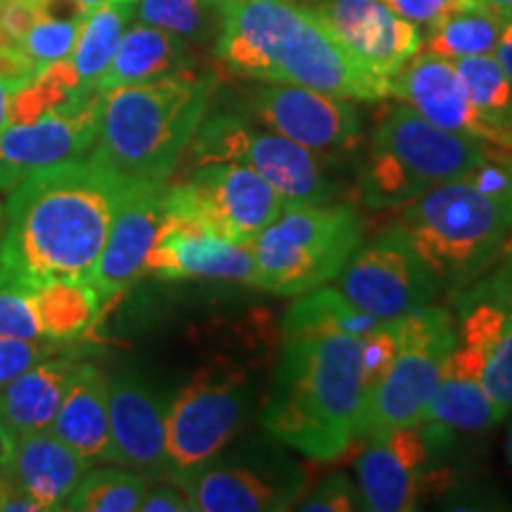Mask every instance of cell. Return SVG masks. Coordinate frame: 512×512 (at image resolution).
<instances>
[{"instance_id":"816d5d0a","label":"cell","mask_w":512,"mask_h":512,"mask_svg":"<svg viewBox=\"0 0 512 512\" xmlns=\"http://www.w3.org/2000/svg\"><path fill=\"white\" fill-rule=\"evenodd\" d=\"M221 3H223V0H221Z\"/></svg>"},{"instance_id":"ac0fdd59","label":"cell","mask_w":512,"mask_h":512,"mask_svg":"<svg viewBox=\"0 0 512 512\" xmlns=\"http://www.w3.org/2000/svg\"><path fill=\"white\" fill-rule=\"evenodd\" d=\"M100 102L74 112H50L27 124H8L0 131V192H10L19 181L76 162L93 152L98 136Z\"/></svg>"},{"instance_id":"c3c4849f","label":"cell","mask_w":512,"mask_h":512,"mask_svg":"<svg viewBox=\"0 0 512 512\" xmlns=\"http://www.w3.org/2000/svg\"><path fill=\"white\" fill-rule=\"evenodd\" d=\"M112 3H126V5H133L136 0H112Z\"/></svg>"},{"instance_id":"ab89813d","label":"cell","mask_w":512,"mask_h":512,"mask_svg":"<svg viewBox=\"0 0 512 512\" xmlns=\"http://www.w3.org/2000/svg\"><path fill=\"white\" fill-rule=\"evenodd\" d=\"M494 266V275L489 280H484V285L489 287V292L494 294L498 302H503L512 311V238Z\"/></svg>"},{"instance_id":"f546056e","label":"cell","mask_w":512,"mask_h":512,"mask_svg":"<svg viewBox=\"0 0 512 512\" xmlns=\"http://www.w3.org/2000/svg\"><path fill=\"white\" fill-rule=\"evenodd\" d=\"M384 323L387 320L351 304L342 290L320 285L316 290L304 292V297L292 304L285 316L283 332H344V335L368 337Z\"/></svg>"},{"instance_id":"484cf974","label":"cell","mask_w":512,"mask_h":512,"mask_svg":"<svg viewBox=\"0 0 512 512\" xmlns=\"http://www.w3.org/2000/svg\"><path fill=\"white\" fill-rule=\"evenodd\" d=\"M190 69V41L171 31L150 27V24H136L121 36L110 67L98 81V91L107 93L112 88L164 79V76L190 72Z\"/></svg>"},{"instance_id":"60d3db41","label":"cell","mask_w":512,"mask_h":512,"mask_svg":"<svg viewBox=\"0 0 512 512\" xmlns=\"http://www.w3.org/2000/svg\"><path fill=\"white\" fill-rule=\"evenodd\" d=\"M0 510L3 512H43L29 494H24L19 486L10 482L8 477L0 475Z\"/></svg>"},{"instance_id":"ffe728a7","label":"cell","mask_w":512,"mask_h":512,"mask_svg":"<svg viewBox=\"0 0 512 512\" xmlns=\"http://www.w3.org/2000/svg\"><path fill=\"white\" fill-rule=\"evenodd\" d=\"M145 273L166 280L214 278L254 285V259L249 247L223 240L192 221L164 214L145 261Z\"/></svg>"},{"instance_id":"681fc988","label":"cell","mask_w":512,"mask_h":512,"mask_svg":"<svg viewBox=\"0 0 512 512\" xmlns=\"http://www.w3.org/2000/svg\"><path fill=\"white\" fill-rule=\"evenodd\" d=\"M290 3H294V0H290Z\"/></svg>"},{"instance_id":"d6986e66","label":"cell","mask_w":512,"mask_h":512,"mask_svg":"<svg viewBox=\"0 0 512 512\" xmlns=\"http://www.w3.org/2000/svg\"><path fill=\"white\" fill-rule=\"evenodd\" d=\"M166 411L169 399L136 373L110 382L112 463L166 477Z\"/></svg>"},{"instance_id":"277c9868","label":"cell","mask_w":512,"mask_h":512,"mask_svg":"<svg viewBox=\"0 0 512 512\" xmlns=\"http://www.w3.org/2000/svg\"><path fill=\"white\" fill-rule=\"evenodd\" d=\"M214 74L178 72L102 93L91 155L133 181H169L209 114Z\"/></svg>"},{"instance_id":"30bf717a","label":"cell","mask_w":512,"mask_h":512,"mask_svg":"<svg viewBox=\"0 0 512 512\" xmlns=\"http://www.w3.org/2000/svg\"><path fill=\"white\" fill-rule=\"evenodd\" d=\"M249 380L242 370H200L166 411V477L183 482L219 458L245 425Z\"/></svg>"},{"instance_id":"2e32d148","label":"cell","mask_w":512,"mask_h":512,"mask_svg":"<svg viewBox=\"0 0 512 512\" xmlns=\"http://www.w3.org/2000/svg\"><path fill=\"white\" fill-rule=\"evenodd\" d=\"M311 10L389 98L396 74L422 48L418 24L396 15L382 0H318Z\"/></svg>"},{"instance_id":"83f0119b","label":"cell","mask_w":512,"mask_h":512,"mask_svg":"<svg viewBox=\"0 0 512 512\" xmlns=\"http://www.w3.org/2000/svg\"><path fill=\"white\" fill-rule=\"evenodd\" d=\"M503 19L482 0H453L430 24L427 48L434 55L458 62L463 57L494 55Z\"/></svg>"},{"instance_id":"e575fe53","label":"cell","mask_w":512,"mask_h":512,"mask_svg":"<svg viewBox=\"0 0 512 512\" xmlns=\"http://www.w3.org/2000/svg\"><path fill=\"white\" fill-rule=\"evenodd\" d=\"M55 354V344L50 339H22L0 335V389L12 380L27 373L43 358Z\"/></svg>"},{"instance_id":"74e56055","label":"cell","mask_w":512,"mask_h":512,"mask_svg":"<svg viewBox=\"0 0 512 512\" xmlns=\"http://www.w3.org/2000/svg\"><path fill=\"white\" fill-rule=\"evenodd\" d=\"M34 67H31L27 57H24L22 48L10 36L0 31V76L12 81H27L34 76Z\"/></svg>"},{"instance_id":"7402d4cb","label":"cell","mask_w":512,"mask_h":512,"mask_svg":"<svg viewBox=\"0 0 512 512\" xmlns=\"http://www.w3.org/2000/svg\"><path fill=\"white\" fill-rule=\"evenodd\" d=\"M413 107L446 131L475 138L484 145V124L472 107L467 91L456 72V62L418 50L392 81V95Z\"/></svg>"},{"instance_id":"44dd1931","label":"cell","mask_w":512,"mask_h":512,"mask_svg":"<svg viewBox=\"0 0 512 512\" xmlns=\"http://www.w3.org/2000/svg\"><path fill=\"white\" fill-rule=\"evenodd\" d=\"M458 354L501 411H512V311L479 283L458 318Z\"/></svg>"},{"instance_id":"8992f818","label":"cell","mask_w":512,"mask_h":512,"mask_svg":"<svg viewBox=\"0 0 512 512\" xmlns=\"http://www.w3.org/2000/svg\"><path fill=\"white\" fill-rule=\"evenodd\" d=\"M489 150L475 138L432 124L401 102L370 138L361 166L363 202L373 209H399L422 192L467 176Z\"/></svg>"},{"instance_id":"3957f363","label":"cell","mask_w":512,"mask_h":512,"mask_svg":"<svg viewBox=\"0 0 512 512\" xmlns=\"http://www.w3.org/2000/svg\"><path fill=\"white\" fill-rule=\"evenodd\" d=\"M216 55L249 81L297 83L349 100H382L311 8L290 0H223Z\"/></svg>"},{"instance_id":"6da1fadb","label":"cell","mask_w":512,"mask_h":512,"mask_svg":"<svg viewBox=\"0 0 512 512\" xmlns=\"http://www.w3.org/2000/svg\"><path fill=\"white\" fill-rule=\"evenodd\" d=\"M126 178L93 155L36 171L10 190L0 271L34 287L91 283Z\"/></svg>"},{"instance_id":"603a6c76","label":"cell","mask_w":512,"mask_h":512,"mask_svg":"<svg viewBox=\"0 0 512 512\" xmlns=\"http://www.w3.org/2000/svg\"><path fill=\"white\" fill-rule=\"evenodd\" d=\"M91 467L79 453L62 444L53 432H38L19 439L0 453V472L41 505L43 512L64 510L76 484Z\"/></svg>"},{"instance_id":"4316f807","label":"cell","mask_w":512,"mask_h":512,"mask_svg":"<svg viewBox=\"0 0 512 512\" xmlns=\"http://www.w3.org/2000/svg\"><path fill=\"white\" fill-rule=\"evenodd\" d=\"M503 418L505 413L484 392L482 382L467 368L458 349H453L422 420L451 432H484Z\"/></svg>"},{"instance_id":"d4e9b609","label":"cell","mask_w":512,"mask_h":512,"mask_svg":"<svg viewBox=\"0 0 512 512\" xmlns=\"http://www.w3.org/2000/svg\"><path fill=\"white\" fill-rule=\"evenodd\" d=\"M50 432L88 463H112L110 382L100 368L79 363Z\"/></svg>"},{"instance_id":"8d00e7d4","label":"cell","mask_w":512,"mask_h":512,"mask_svg":"<svg viewBox=\"0 0 512 512\" xmlns=\"http://www.w3.org/2000/svg\"><path fill=\"white\" fill-rule=\"evenodd\" d=\"M384 5H389L396 15L406 17L413 24H430L444 12L453 0H382Z\"/></svg>"},{"instance_id":"f35d334b","label":"cell","mask_w":512,"mask_h":512,"mask_svg":"<svg viewBox=\"0 0 512 512\" xmlns=\"http://www.w3.org/2000/svg\"><path fill=\"white\" fill-rule=\"evenodd\" d=\"M143 512H188L190 501L185 496L181 486H155V489H147L143 498V505H140Z\"/></svg>"},{"instance_id":"cb8c5ba5","label":"cell","mask_w":512,"mask_h":512,"mask_svg":"<svg viewBox=\"0 0 512 512\" xmlns=\"http://www.w3.org/2000/svg\"><path fill=\"white\" fill-rule=\"evenodd\" d=\"M76 366L74 358L53 354L0 389V453L50 430Z\"/></svg>"},{"instance_id":"836d02e7","label":"cell","mask_w":512,"mask_h":512,"mask_svg":"<svg viewBox=\"0 0 512 512\" xmlns=\"http://www.w3.org/2000/svg\"><path fill=\"white\" fill-rule=\"evenodd\" d=\"M0 335L43 339L31 304V287L17 283L0 271Z\"/></svg>"},{"instance_id":"52a82bcc","label":"cell","mask_w":512,"mask_h":512,"mask_svg":"<svg viewBox=\"0 0 512 512\" xmlns=\"http://www.w3.org/2000/svg\"><path fill=\"white\" fill-rule=\"evenodd\" d=\"M363 242V219L337 204L285 207L249 245L254 285L304 294L335 280Z\"/></svg>"},{"instance_id":"5bb4252c","label":"cell","mask_w":512,"mask_h":512,"mask_svg":"<svg viewBox=\"0 0 512 512\" xmlns=\"http://www.w3.org/2000/svg\"><path fill=\"white\" fill-rule=\"evenodd\" d=\"M304 486L302 467L268 444L252 448L247 458H214L181 489L200 512H275L294 508Z\"/></svg>"},{"instance_id":"d6a6232c","label":"cell","mask_w":512,"mask_h":512,"mask_svg":"<svg viewBox=\"0 0 512 512\" xmlns=\"http://www.w3.org/2000/svg\"><path fill=\"white\" fill-rule=\"evenodd\" d=\"M140 24L204 43L221 31V0H136Z\"/></svg>"},{"instance_id":"7a4b0ae2","label":"cell","mask_w":512,"mask_h":512,"mask_svg":"<svg viewBox=\"0 0 512 512\" xmlns=\"http://www.w3.org/2000/svg\"><path fill=\"white\" fill-rule=\"evenodd\" d=\"M363 396V337L285 332L261 427L306 458L335 460L356 441Z\"/></svg>"},{"instance_id":"9a60e30c","label":"cell","mask_w":512,"mask_h":512,"mask_svg":"<svg viewBox=\"0 0 512 512\" xmlns=\"http://www.w3.org/2000/svg\"><path fill=\"white\" fill-rule=\"evenodd\" d=\"M446 439H451V430L427 420L370 439V446L356 460L366 510L408 512L418 508L422 494L432 486L434 451Z\"/></svg>"},{"instance_id":"d590c367","label":"cell","mask_w":512,"mask_h":512,"mask_svg":"<svg viewBox=\"0 0 512 512\" xmlns=\"http://www.w3.org/2000/svg\"><path fill=\"white\" fill-rule=\"evenodd\" d=\"M294 508L309 512H354L366 510V503H363L361 489H356L349 477L332 475L328 479H323V482L304 498L302 505H294Z\"/></svg>"},{"instance_id":"4dcf8cb0","label":"cell","mask_w":512,"mask_h":512,"mask_svg":"<svg viewBox=\"0 0 512 512\" xmlns=\"http://www.w3.org/2000/svg\"><path fill=\"white\" fill-rule=\"evenodd\" d=\"M131 17V5L112 3V0H105L100 8L83 17L79 38H76L69 62H72L74 72L79 74L86 88H98V81L110 67Z\"/></svg>"},{"instance_id":"9c48e42d","label":"cell","mask_w":512,"mask_h":512,"mask_svg":"<svg viewBox=\"0 0 512 512\" xmlns=\"http://www.w3.org/2000/svg\"><path fill=\"white\" fill-rule=\"evenodd\" d=\"M190 147L197 164L238 162L249 166L278 192L285 207L328 204L332 197V185L320 169L316 152L280 133L249 124L240 112L204 117Z\"/></svg>"},{"instance_id":"1f68e13d","label":"cell","mask_w":512,"mask_h":512,"mask_svg":"<svg viewBox=\"0 0 512 512\" xmlns=\"http://www.w3.org/2000/svg\"><path fill=\"white\" fill-rule=\"evenodd\" d=\"M147 494V479L133 470L100 467L86 470L64 510L76 512H136Z\"/></svg>"},{"instance_id":"b9f144b4","label":"cell","mask_w":512,"mask_h":512,"mask_svg":"<svg viewBox=\"0 0 512 512\" xmlns=\"http://www.w3.org/2000/svg\"><path fill=\"white\" fill-rule=\"evenodd\" d=\"M494 57L498 60V64L503 67L505 76H508L510 83H512V17L503 19L501 36H498Z\"/></svg>"},{"instance_id":"4fadbf2b","label":"cell","mask_w":512,"mask_h":512,"mask_svg":"<svg viewBox=\"0 0 512 512\" xmlns=\"http://www.w3.org/2000/svg\"><path fill=\"white\" fill-rule=\"evenodd\" d=\"M238 112L316 155L349 152L361 140V117L354 100L297 83L256 81L242 93Z\"/></svg>"},{"instance_id":"f1b7e54d","label":"cell","mask_w":512,"mask_h":512,"mask_svg":"<svg viewBox=\"0 0 512 512\" xmlns=\"http://www.w3.org/2000/svg\"><path fill=\"white\" fill-rule=\"evenodd\" d=\"M31 304L43 339L69 342L93 323L102 302L86 280H50L31 290Z\"/></svg>"},{"instance_id":"f907efd6","label":"cell","mask_w":512,"mask_h":512,"mask_svg":"<svg viewBox=\"0 0 512 512\" xmlns=\"http://www.w3.org/2000/svg\"><path fill=\"white\" fill-rule=\"evenodd\" d=\"M0 475H3V472H0Z\"/></svg>"},{"instance_id":"5b68a950","label":"cell","mask_w":512,"mask_h":512,"mask_svg":"<svg viewBox=\"0 0 512 512\" xmlns=\"http://www.w3.org/2000/svg\"><path fill=\"white\" fill-rule=\"evenodd\" d=\"M396 226L430 268L439 290H451L496 264L512 238V204L463 176L401 204Z\"/></svg>"},{"instance_id":"e0dca14e","label":"cell","mask_w":512,"mask_h":512,"mask_svg":"<svg viewBox=\"0 0 512 512\" xmlns=\"http://www.w3.org/2000/svg\"><path fill=\"white\" fill-rule=\"evenodd\" d=\"M166 188L169 185L162 181L126 178L110 235L91 278L100 302H110L145 273V261L164 219Z\"/></svg>"},{"instance_id":"ba28073f","label":"cell","mask_w":512,"mask_h":512,"mask_svg":"<svg viewBox=\"0 0 512 512\" xmlns=\"http://www.w3.org/2000/svg\"><path fill=\"white\" fill-rule=\"evenodd\" d=\"M396 325L401 335L399 354L363 396L356 439H377L420 422L446 358L458 347V323L439 306L427 304L399 316Z\"/></svg>"},{"instance_id":"ee69618b","label":"cell","mask_w":512,"mask_h":512,"mask_svg":"<svg viewBox=\"0 0 512 512\" xmlns=\"http://www.w3.org/2000/svg\"><path fill=\"white\" fill-rule=\"evenodd\" d=\"M482 3L491 12H496V15L501 17V19L512 17V0H482Z\"/></svg>"},{"instance_id":"7bdbcfd3","label":"cell","mask_w":512,"mask_h":512,"mask_svg":"<svg viewBox=\"0 0 512 512\" xmlns=\"http://www.w3.org/2000/svg\"><path fill=\"white\" fill-rule=\"evenodd\" d=\"M22 83L24 81H12V79H5V76H0V131H3V128L8 126L12 93H15L17 88L22 86Z\"/></svg>"},{"instance_id":"8fae6325","label":"cell","mask_w":512,"mask_h":512,"mask_svg":"<svg viewBox=\"0 0 512 512\" xmlns=\"http://www.w3.org/2000/svg\"><path fill=\"white\" fill-rule=\"evenodd\" d=\"M285 202L256 171L238 162L197 164L188 181L166 188L164 214L192 221L219 238L249 247Z\"/></svg>"},{"instance_id":"7c38bea8","label":"cell","mask_w":512,"mask_h":512,"mask_svg":"<svg viewBox=\"0 0 512 512\" xmlns=\"http://www.w3.org/2000/svg\"><path fill=\"white\" fill-rule=\"evenodd\" d=\"M337 278L351 304L382 320L422 309L439 292L430 268L396 223L366 245L361 242Z\"/></svg>"},{"instance_id":"f6af8a7d","label":"cell","mask_w":512,"mask_h":512,"mask_svg":"<svg viewBox=\"0 0 512 512\" xmlns=\"http://www.w3.org/2000/svg\"><path fill=\"white\" fill-rule=\"evenodd\" d=\"M74 3L79 5L83 15H88V12H93L95 8H100V5L105 3V0H74Z\"/></svg>"},{"instance_id":"7dc6e473","label":"cell","mask_w":512,"mask_h":512,"mask_svg":"<svg viewBox=\"0 0 512 512\" xmlns=\"http://www.w3.org/2000/svg\"><path fill=\"white\" fill-rule=\"evenodd\" d=\"M505 456H508V463L512 467V425L508 430V439H505Z\"/></svg>"},{"instance_id":"bcb514c9","label":"cell","mask_w":512,"mask_h":512,"mask_svg":"<svg viewBox=\"0 0 512 512\" xmlns=\"http://www.w3.org/2000/svg\"><path fill=\"white\" fill-rule=\"evenodd\" d=\"M5 223H8V216H5V207L0 204V247H3V235H5Z\"/></svg>"}]
</instances>
